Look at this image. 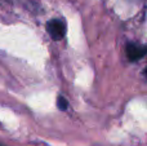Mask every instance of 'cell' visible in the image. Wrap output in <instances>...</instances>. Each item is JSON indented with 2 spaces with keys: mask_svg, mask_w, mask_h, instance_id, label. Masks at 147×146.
Wrapping results in <instances>:
<instances>
[{
  "mask_svg": "<svg viewBox=\"0 0 147 146\" xmlns=\"http://www.w3.org/2000/svg\"><path fill=\"white\" fill-rule=\"evenodd\" d=\"M47 31L53 40H62L66 34V25L59 20H51L47 23Z\"/></svg>",
  "mask_w": 147,
  "mask_h": 146,
  "instance_id": "6da1fadb",
  "label": "cell"
},
{
  "mask_svg": "<svg viewBox=\"0 0 147 146\" xmlns=\"http://www.w3.org/2000/svg\"><path fill=\"white\" fill-rule=\"evenodd\" d=\"M125 52H127V56L129 58V61H138L142 57L146 56V47L141 45V44H136V43H128L125 47Z\"/></svg>",
  "mask_w": 147,
  "mask_h": 146,
  "instance_id": "7a4b0ae2",
  "label": "cell"
},
{
  "mask_svg": "<svg viewBox=\"0 0 147 146\" xmlns=\"http://www.w3.org/2000/svg\"><path fill=\"white\" fill-rule=\"evenodd\" d=\"M57 103H58V109L62 111H65L67 109V106H69V102H67V100L63 96H59L58 100H57Z\"/></svg>",
  "mask_w": 147,
  "mask_h": 146,
  "instance_id": "3957f363",
  "label": "cell"
},
{
  "mask_svg": "<svg viewBox=\"0 0 147 146\" xmlns=\"http://www.w3.org/2000/svg\"><path fill=\"white\" fill-rule=\"evenodd\" d=\"M0 146H4V145H0Z\"/></svg>",
  "mask_w": 147,
  "mask_h": 146,
  "instance_id": "277c9868",
  "label": "cell"
}]
</instances>
